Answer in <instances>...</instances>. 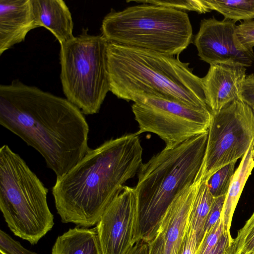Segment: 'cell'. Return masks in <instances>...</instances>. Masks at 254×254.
<instances>
[{"mask_svg":"<svg viewBox=\"0 0 254 254\" xmlns=\"http://www.w3.org/2000/svg\"><path fill=\"white\" fill-rule=\"evenodd\" d=\"M0 124L36 149L57 179L90 149L89 126L78 108L18 80L0 85Z\"/></svg>","mask_w":254,"mask_h":254,"instance_id":"1","label":"cell"},{"mask_svg":"<svg viewBox=\"0 0 254 254\" xmlns=\"http://www.w3.org/2000/svg\"><path fill=\"white\" fill-rule=\"evenodd\" d=\"M142 147L135 132L106 141L90 149L53 187L62 222L87 228L103 212L142 164Z\"/></svg>","mask_w":254,"mask_h":254,"instance_id":"2","label":"cell"},{"mask_svg":"<svg viewBox=\"0 0 254 254\" xmlns=\"http://www.w3.org/2000/svg\"><path fill=\"white\" fill-rule=\"evenodd\" d=\"M107 59L110 91L119 99L149 96L208 109L202 78L178 58L109 42Z\"/></svg>","mask_w":254,"mask_h":254,"instance_id":"3","label":"cell"},{"mask_svg":"<svg viewBox=\"0 0 254 254\" xmlns=\"http://www.w3.org/2000/svg\"><path fill=\"white\" fill-rule=\"evenodd\" d=\"M208 131L171 149L164 148L141 165L134 188L141 239H154L174 198L195 180L206 147Z\"/></svg>","mask_w":254,"mask_h":254,"instance_id":"4","label":"cell"},{"mask_svg":"<svg viewBox=\"0 0 254 254\" xmlns=\"http://www.w3.org/2000/svg\"><path fill=\"white\" fill-rule=\"evenodd\" d=\"M101 29L109 43L170 56L186 49L193 36L186 12L147 3L111 11L103 19Z\"/></svg>","mask_w":254,"mask_h":254,"instance_id":"5","label":"cell"},{"mask_svg":"<svg viewBox=\"0 0 254 254\" xmlns=\"http://www.w3.org/2000/svg\"><path fill=\"white\" fill-rule=\"evenodd\" d=\"M48 189L7 145L0 149V209L14 235L38 243L53 228Z\"/></svg>","mask_w":254,"mask_h":254,"instance_id":"6","label":"cell"},{"mask_svg":"<svg viewBox=\"0 0 254 254\" xmlns=\"http://www.w3.org/2000/svg\"><path fill=\"white\" fill-rule=\"evenodd\" d=\"M81 33L61 45L60 78L69 102L85 115L97 113L110 91L109 42L102 35Z\"/></svg>","mask_w":254,"mask_h":254,"instance_id":"7","label":"cell"},{"mask_svg":"<svg viewBox=\"0 0 254 254\" xmlns=\"http://www.w3.org/2000/svg\"><path fill=\"white\" fill-rule=\"evenodd\" d=\"M211 114L205 154L198 172L205 181L223 166L242 158L254 139V114L239 99Z\"/></svg>","mask_w":254,"mask_h":254,"instance_id":"8","label":"cell"},{"mask_svg":"<svg viewBox=\"0 0 254 254\" xmlns=\"http://www.w3.org/2000/svg\"><path fill=\"white\" fill-rule=\"evenodd\" d=\"M132 105L138 123L139 135L157 134L171 149L199 134L207 132L212 114L209 109L190 108L178 102L154 97H141Z\"/></svg>","mask_w":254,"mask_h":254,"instance_id":"9","label":"cell"},{"mask_svg":"<svg viewBox=\"0 0 254 254\" xmlns=\"http://www.w3.org/2000/svg\"><path fill=\"white\" fill-rule=\"evenodd\" d=\"M96 228L102 254H127L141 240L134 188L124 186L103 212Z\"/></svg>","mask_w":254,"mask_h":254,"instance_id":"10","label":"cell"},{"mask_svg":"<svg viewBox=\"0 0 254 254\" xmlns=\"http://www.w3.org/2000/svg\"><path fill=\"white\" fill-rule=\"evenodd\" d=\"M234 21L212 17L201 20L194 43L200 59L209 64L232 61L246 67L254 63L253 50L245 48L238 40Z\"/></svg>","mask_w":254,"mask_h":254,"instance_id":"11","label":"cell"},{"mask_svg":"<svg viewBox=\"0 0 254 254\" xmlns=\"http://www.w3.org/2000/svg\"><path fill=\"white\" fill-rule=\"evenodd\" d=\"M247 67L241 63L226 61L212 63L202 78L206 104L211 113L220 111L238 99Z\"/></svg>","mask_w":254,"mask_h":254,"instance_id":"12","label":"cell"},{"mask_svg":"<svg viewBox=\"0 0 254 254\" xmlns=\"http://www.w3.org/2000/svg\"><path fill=\"white\" fill-rule=\"evenodd\" d=\"M202 180L197 174L194 181L174 198L164 214L157 230L163 240L164 254H179L190 226L194 199Z\"/></svg>","mask_w":254,"mask_h":254,"instance_id":"13","label":"cell"},{"mask_svg":"<svg viewBox=\"0 0 254 254\" xmlns=\"http://www.w3.org/2000/svg\"><path fill=\"white\" fill-rule=\"evenodd\" d=\"M36 28L31 0H0V55Z\"/></svg>","mask_w":254,"mask_h":254,"instance_id":"14","label":"cell"},{"mask_svg":"<svg viewBox=\"0 0 254 254\" xmlns=\"http://www.w3.org/2000/svg\"><path fill=\"white\" fill-rule=\"evenodd\" d=\"M37 28L44 27L56 38L60 45L74 36L71 12L63 0H31Z\"/></svg>","mask_w":254,"mask_h":254,"instance_id":"15","label":"cell"},{"mask_svg":"<svg viewBox=\"0 0 254 254\" xmlns=\"http://www.w3.org/2000/svg\"><path fill=\"white\" fill-rule=\"evenodd\" d=\"M52 254H102L96 227H76L59 236Z\"/></svg>","mask_w":254,"mask_h":254,"instance_id":"16","label":"cell"},{"mask_svg":"<svg viewBox=\"0 0 254 254\" xmlns=\"http://www.w3.org/2000/svg\"><path fill=\"white\" fill-rule=\"evenodd\" d=\"M254 168V139L235 170L226 195L221 219L224 231L230 232L232 217L245 184Z\"/></svg>","mask_w":254,"mask_h":254,"instance_id":"17","label":"cell"},{"mask_svg":"<svg viewBox=\"0 0 254 254\" xmlns=\"http://www.w3.org/2000/svg\"><path fill=\"white\" fill-rule=\"evenodd\" d=\"M214 199L207 181L202 180L194 199L190 222V226L196 232L198 247L202 239L206 219Z\"/></svg>","mask_w":254,"mask_h":254,"instance_id":"18","label":"cell"},{"mask_svg":"<svg viewBox=\"0 0 254 254\" xmlns=\"http://www.w3.org/2000/svg\"><path fill=\"white\" fill-rule=\"evenodd\" d=\"M210 10L222 14L224 19L235 22L254 19V0H206Z\"/></svg>","mask_w":254,"mask_h":254,"instance_id":"19","label":"cell"},{"mask_svg":"<svg viewBox=\"0 0 254 254\" xmlns=\"http://www.w3.org/2000/svg\"><path fill=\"white\" fill-rule=\"evenodd\" d=\"M236 162L223 166L206 181L209 191L214 198L226 195L235 171Z\"/></svg>","mask_w":254,"mask_h":254,"instance_id":"20","label":"cell"},{"mask_svg":"<svg viewBox=\"0 0 254 254\" xmlns=\"http://www.w3.org/2000/svg\"><path fill=\"white\" fill-rule=\"evenodd\" d=\"M233 254L254 253V213L233 239Z\"/></svg>","mask_w":254,"mask_h":254,"instance_id":"21","label":"cell"},{"mask_svg":"<svg viewBox=\"0 0 254 254\" xmlns=\"http://www.w3.org/2000/svg\"><path fill=\"white\" fill-rule=\"evenodd\" d=\"M133 1L169 7L179 10L193 11L199 13L211 11L206 0H147Z\"/></svg>","mask_w":254,"mask_h":254,"instance_id":"22","label":"cell"},{"mask_svg":"<svg viewBox=\"0 0 254 254\" xmlns=\"http://www.w3.org/2000/svg\"><path fill=\"white\" fill-rule=\"evenodd\" d=\"M223 232V224L220 218L210 230L204 235L197 248L196 254H209L218 243Z\"/></svg>","mask_w":254,"mask_h":254,"instance_id":"23","label":"cell"},{"mask_svg":"<svg viewBox=\"0 0 254 254\" xmlns=\"http://www.w3.org/2000/svg\"><path fill=\"white\" fill-rule=\"evenodd\" d=\"M237 37L246 49L253 50L254 47V20L245 21L237 26Z\"/></svg>","mask_w":254,"mask_h":254,"instance_id":"24","label":"cell"},{"mask_svg":"<svg viewBox=\"0 0 254 254\" xmlns=\"http://www.w3.org/2000/svg\"><path fill=\"white\" fill-rule=\"evenodd\" d=\"M0 251L6 254H38L24 248L1 230L0 231Z\"/></svg>","mask_w":254,"mask_h":254,"instance_id":"25","label":"cell"},{"mask_svg":"<svg viewBox=\"0 0 254 254\" xmlns=\"http://www.w3.org/2000/svg\"><path fill=\"white\" fill-rule=\"evenodd\" d=\"M225 197L226 195H223L214 198L206 219L204 229L203 236L207 233L221 218Z\"/></svg>","mask_w":254,"mask_h":254,"instance_id":"26","label":"cell"},{"mask_svg":"<svg viewBox=\"0 0 254 254\" xmlns=\"http://www.w3.org/2000/svg\"><path fill=\"white\" fill-rule=\"evenodd\" d=\"M238 99L251 108L254 106V73L246 76L241 86Z\"/></svg>","mask_w":254,"mask_h":254,"instance_id":"27","label":"cell"},{"mask_svg":"<svg viewBox=\"0 0 254 254\" xmlns=\"http://www.w3.org/2000/svg\"><path fill=\"white\" fill-rule=\"evenodd\" d=\"M197 247L196 232L190 225L179 254H196Z\"/></svg>","mask_w":254,"mask_h":254,"instance_id":"28","label":"cell"},{"mask_svg":"<svg viewBox=\"0 0 254 254\" xmlns=\"http://www.w3.org/2000/svg\"><path fill=\"white\" fill-rule=\"evenodd\" d=\"M148 254H164V242L163 238L158 232L151 241L148 243Z\"/></svg>","mask_w":254,"mask_h":254,"instance_id":"29","label":"cell"},{"mask_svg":"<svg viewBox=\"0 0 254 254\" xmlns=\"http://www.w3.org/2000/svg\"><path fill=\"white\" fill-rule=\"evenodd\" d=\"M233 240L230 233L224 231L218 243L209 254H223L228 245Z\"/></svg>","mask_w":254,"mask_h":254,"instance_id":"30","label":"cell"},{"mask_svg":"<svg viewBox=\"0 0 254 254\" xmlns=\"http://www.w3.org/2000/svg\"><path fill=\"white\" fill-rule=\"evenodd\" d=\"M148 244L140 240L129 250L127 254H148Z\"/></svg>","mask_w":254,"mask_h":254,"instance_id":"31","label":"cell"},{"mask_svg":"<svg viewBox=\"0 0 254 254\" xmlns=\"http://www.w3.org/2000/svg\"><path fill=\"white\" fill-rule=\"evenodd\" d=\"M233 240L228 245L223 254H233Z\"/></svg>","mask_w":254,"mask_h":254,"instance_id":"32","label":"cell"},{"mask_svg":"<svg viewBox=\"0 0 254 254\" xmlns=\"http://www.w3.org/2000/svg\"><path fill=\"white\" fill-rule=\"evenodd\" d=\"M251 108H252V111H253V113H254V107H252Z\"/></svg>","mask_w":254,"mask_h":254,"instance_id":"33","label":"cell"},{"mask_svg":"<svg viewBox=\"0 0 254 254\" xmlns=\"http://www.w3.org/2000/svg\"><path fill=\"white\" fill-rule=\"evenodd\" d=\"M0 254H6L3 253V252L0 251Z\"/></svg>","mask_w":254,"mask_h":254,"instance_id":"34","label":"cell"},{"mask_svg":"<svg viewBox=\"0 0 254 254\" xmlns=\"http://www.w3.org/2000/svg\"><path fill=\"white\" fill-rule=\"evenodd\" d=\"M254 254V253H252V254Z\"/></svg>","mask_w":254,"mask_h":254,"instance_id":"35","label":"cell"}]
</instances>
